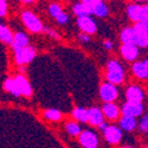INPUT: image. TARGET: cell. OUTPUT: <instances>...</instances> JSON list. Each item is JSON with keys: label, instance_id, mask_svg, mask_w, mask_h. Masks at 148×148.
Returning <instances> with one entry per match:
<instances>
[{"label": "cell", "instance_id": "12", "mask_svg": "<svg viewBox=\"0 0 148 148\" xmlns=\"http://www.w3.org/2000/svg\"><path fill=\"white\" fill-rule=\"evenodd\" d=\"M127 16L130 20L140 23L143 20V6L138 4H132L127 6Z\"/></svg>", "mask_w": 148, "mask_h": 148}, {"label": "cell", "instance_id": "19", "mask_svg": "<svg viewBox=\"0 0 148 148\" xmlns=\"http://www.w3.org/2000/svg\"><path fill=\"white\" fill-rule=\"evenodd\" d=\"M72 11L78 18L79 17H88V16H92V10H91V6L84 4V3H78L76 5H73L72 7Z\"/></svg>", "mask_w": 148, "mask_h": 148}, {"label": "cell", "instance_id": "22", "mask_svg": "<svg viewBox=\"0 0 148 148\" xmlns=\"http://www.w3.org/2000/svg\"><path fill=\"white\" fill-rule=\"evenodd\" d=\"M4 89H5L7 92H10L11 95L16 96V97L21 96V95H20V91H19V89H18L17 82H16L14 78H7V79H5V82H4Z\"/></svg>", "mask_w": 148, "mask_h": 148}, {"label": "cell", "instance_id": "5", "mask_svg": "<svg viewBox=\"0 0 148 148\" xmlns=\"http://www.w3.org/2000/svg\"><path fill=\"white\" fill-rule=\"evenodd\" d=\"M79 143L83 148H97L98 147V136L92 130H83L78 136Z\"/></svg>", "mask_w": 148, "mask_h": 148}, {"label": "cell", "instance_id": "26", "mask_svg": "<svg viewBox=\"0 0 148 148\" xmlns=\"http://www.w3.org/2000/svg\"><path fill=\"white\" fill-rule=\"evenodd\" d=\"M63 10H62V7L57 4V3H52L50 6H49V13L51 14V17H53L55 19H57L62 13H63Z\"/></svg>", "mask_w": 148, "mask_h": 148}, {"label": "cell", "instance_id": "37", "mask_svg": "<svg viewBox=\"0 0 148 148\" xmlns=\"http://www.w3.org/2000/svg\"><path fill=\"white\" fill-rule=\"evenodd\" d=\"M135 1H138V3H143V1H147V0H135Z\"/></svg>", "mask_w": 148, "mask_h": 148}, {"label": "cell", "instance_id": "6", "mask_svg": "<svg viewBox=\"0 0 148 148\" xmlns=\"http://www.w3.org/2000/svg\"><path fill=\"white\" fill-rule=\"evenodd\" d=\"M121 114L127 117H139L143 114V104L142 103H134V102H126L122 106Z\"/></svg>", "mask_w": 148, "mask_h": 148}, {"label": "cell", "instance_id": "15", "mask_svg": "<svg viewBox=\"0 0 148 148\" xmlns=\"http://www.w3.org/2000/svg\"><path fill=\"white\" fill-rule=\"evenodd\" d=\"M136 37H138V32L135 30V27H126L121 31L120 34V39L122 42V44H134L136 43Z\"/></svg>", "mask_w": 148, "mask_h": 148}, {"label": "cell", "instance_id": "21", "mask_svg": "<svg viewBox=\"0 0 148 148\" xmlns=\"http://www.w3.org/2000/svg\"><path fill=\"white\" fill-rule=\"evenodd\" d=\"M91 10H92V16H96L98 18H104L109 13L108 6L103 3V0H101V1H98L94 6H91Z\"/></svg>", "mask_w": 148, "mask_h": 148}, {"label": "cell", "instance_id": "9", "mask_svg": "<svg viewBox=\"0 0 148 148\" xmlns=\"http://www.w3.org/2000/svg\"><path fill=\"white\" fill-rule=\"evenodd\" d=\"M126 98L128 102L142 103L145 100V92L142 88L138 87V85H130L126 90Z\"/></svg>", "mask_w": 148, "mask_h": 148}, {"label": "cell", "instance_id": "23", "mask_svg": "<svg viewBox=\"0 0 148 148\" xmlns=\"http://www.w3.org/2000/svg\"><path fill=\"white\" fill-rule=\"evenodd\" d=\"M72 116L76 121L78 122H88L89 120V112L88 109H84V108H75L72 110Z\"/></svg>", "mask_w": 148, "mask_h": 148}, {"label": "cell", "instance_id": "36", "mask_svg": "<svg viewBox=\"0 0 148 148\" xmlns=\"http://www.w3.org/2000/svg\"><path fill=\"white\" fill-rule=\"evenodd\" d=\"M143 63H145V65L147 66V69H148V58H146L145 60H143Z\"/></svg>", "mask_w": 148, "mask_h": 148}, {"label": "cell", "instance_id": "10", "mask_svg": "<svg viewBox=\"0 0 148 148\" xmlns=\"http://www.w3.org/2000/svg\"><path fill=\"white\" fill-rule=\"evenodd\" d=\"M121 56L128 62H134L139 57V46L134 44H122L120 47Z\"/></svg>", "mask_w": 148, "mask_h": 148}, {"label": "cell", "instance_id": "18", "mask_svg": "<svg viewBox=\"0 0 148 148\" xmlns=\"http://www.w3.org/2000/svg\"><path fill=\"white\" fill-rule=\"evenodd\" d=\"M132 71H133L134 75L140 79L148 78V69L145 65L143 62H135L132 66Z\"/></svg>", "mask_w": 148, "mask_h": 148}, {"label": "cell", "instance_id": "1", "mask_svg": "<svg viewBox=\"0 0 148 148\" xmlns=\"http://www.w3.org/2000/svg\"><path fill=\"white\" fill-rule=\"evenodd\" d=\"M106 79L112 84H121L125 79V69L120 62L112 59L108 62L106 70Z\"/></svg>", "mask_w": 148, "mask_h": 148}, {"label": "cell", "instance_id": "34", "mask_svg": "<svg viewBox=\"0 0 148 148\" xmlns=\"http://www.w3.org/2000/svg\"><path fill=\"white\" fill-rule=\"evenodd\" d=\"M108 126H109V125H107V123H106V122H103V123H101V125H100V126H98L97 128H98V129H100L101 132H104V130H106V129L108 128Z\"/></svg>", "mask_w": 148, "mask_h": 148}, {"label": "cell", "instance_id": "27", "mask_svg": "<svg viewBox=\"0 0 148 148\" xmlns=\"http://www.w3.org/2000/svg\"><path fill=\"white\" fill-rule=\"evenodd\" d=\"M138 128L143 133H148V114L142 116V119L139 122V127Z\"/></svg>", "mask_w": 148, "mask_h": 148}, {"label": "cell", "instance_id": "17", "mask_svg": "<svg viewBox=\"0 0 148 148\" xmlns=\"http://www.w3.org/2000/svg\"><path fill=\"white\" fill-rule=\"evenodd\" d=\"M0 40L5 45H13L14 42V34L12 33L11 29L4 25V24L0 26Z\"/></svg>", "mask_w": 148, "mask_h": 148}, {"label": "cell", "instance_id": "4", "mask_svg": "<svg viewBox=\"0 0 148 148\" xmlns=\"http://www.w3.org/2000/svg\"><path fill=\"white\" fill-rule=\"evenodd\" d=\"M119 96V90L116 88L115 84H112L109 82L102 83L100 87V97L102 98V101L106 103H112L114 102Z\"/></svg>", "mask_w": 148, "mask_h": 148}, {"label": "cell", "instance_id": "30", "mask_svg": "<svg viewBox=\"0 0 148 148\" xmlns=\"http://www.w3.org/2000/svg\"><path fill=\"white\" fill-rule=\"evenodd\" d=\"M78 39H79V42H82V43H89V42H90V34H87V33L81 32V33L78 34Z\"/></svg>", "mask_w": 148, "mask_h": 148}, {"label": "cell", "instance_id": "14", "mask_svg": "<svg viewBox=\"0 0 148 148\" xmlns=\"http://www.w3.org/2000/svg\"><path fill=\"white\" fill-rule=\"evenodd\" d=\"M102 110H103L104 117L107 120H109V121L117 120V117L120 116V113H121L119 106L115 104L114 102H112V103H104L103 107H102Z\"/></svg>", "mask_w": 148, "mask_h": 148}, {"label": "cell", "instance_id": "3", "mask_svg": "<svg viewBox=\"0 0 148 148\" xmlns=\"http://www.w3.org/2000/svg\"><path fill=\"white\" fill-rule=\"evenodd\" d=\"M13 52H14V62L17 63V65H20V66L31 63L37 55L36 49L30 45L21 49H14Z\"/></svg>", "mask_w": 148, "mask_h": 148}, {"label": "cell", "instance_id": "2", "mask_svg": "<svg viewBox=\"0 0 148 148\" xmlns=\"http://www.w3.org/2000/svg\"><path fill=\"white\" fill-rule=\"evenodd\" d=\"M21 21L31 33H40L42 31H44L42 20L31 11H23Z\"/></svg>", "mask_w": 148, "mask_h": 148}, {"label": "cell", "instance_id": "7", "mask_svg": "<svg viewBox=\"0 0 148 148\" xmlns=\"http://www.w3.org/2000/svg\"><path fill=\"white\" fill-rule=\"evenodd\" d=\"M103 135H104V139L108 143L117 145V143H120V141L123 136V133H122V129L120 127H117L115 125H110L103 132Z\"/></svg>", "mask_w": 148, "mask_h": 148}, {"label": "cell", "instance_id": "24", "mask_svg": "<svg viewBox=\"0 0 148 148\" xmlns=\"http://www.w3.org/2000/svg\"><path fill=\"white\" fill-rule=\"evenodd\" d=\"M43 116L45 120L52 121V122H57L62 119V113L58 109H46L43 113Z\"/></svg>", "mask_w": 148, "mask_h": 148}, {"label": "cell", "instance_id": "38", "mask_svg": "<svg viewBox=\"0 0 148 148\" xmlns=\"http://www.w3.org/2000/svg\"><path fill=\"white\" fill-rule=\"evenodd\" d=\"M123 148H135V147H132V146H125Z\"/></svg>", "mask_w": 148, "mask_h": 148}, {"label": "cell", "instance_id": "40", "mask_svg": "<svg viewBox=\"0 0 148 148\" xmlns=\"http://www.w3.org/2000/svg\"><path fill=\"white\" fill-rule=\"evenodd\" d=\"M146 148H148V146H147V147H146Z\"/></svg>", "mask_w": 148, "mask_h": 148}, {"label": "cell", "instance_id": "29", "mask_svg": "<svg viewBox=\"0 0 148 148\" xmlns=\"http://www.w3.org/2000/svg\"><path fill=\"white\" fill-rule=\"evenodd\" d=\"M7 13V1L6 0H0V16L3 18Z\"/></svg>", "mask_w": 148, "mask_h": 148}, {"label": "cell", "instance_id": "39", "mask_svg": "<svg viewBox=\"0 0 148 148\" xmlns=\"http://www.w3.org/2000/svg\"><path fill=\"white\" fill-rule=\"evenodd\" d=\"M146 49H148V37H147V43H146Z\"/></svg>", "mask_w": 148, "mask_h": 148}, {"label": "cell", "instance_id": "16", "mask_svg": "<svg viewBox=\"0 0 148 148\" xmlns=\"http://www.w3.org/2000/svg\"><path fill=\"white\" fill-rule=\"evenodd\" d=\"M139 127V123L136 121L135 117H127V116H123L121 120H120V128L125 132H133Z\"/></svg>", "mask_w": 148, "mask_h": 148}, {"label": "cell", "instance_id": "35", "mask_svg": "<svg viewBox=\"0 0 148 148\" xmlns=\"http://www.w3.org/2000/svg\"><path fill=\"white\" fill-rule=\"evenodd\" d=\"M21 1H23V3H25V4H31L33 0H21Z\"/></svg>", "mask_w": 148, "mask_h": 148}, {"label": "cell", "instance_id": "32", "mask_svg": "<svg viewBox=\"0 0 148 148\" xmlns=\"http://www.w3.org/2000/svg\"><path fill=\"white\" fill-rule=\"evenodd\" d=\"M98 1H101V0H82V3L87 4V5H89V6H94V5L97 4Z\"/></svg>", "mask_w": 148, "mask_h": 148}, {"label": "cell", "instance_id": "13", "mask_svg": "<svg viewBox=\"0 0 148 148\" xmlns=\"http://www.w3.org/2000/svg\"><path fill=\"white\" fill-rule=\"evenodd\" d=\"M89 112V120L88 122L90 123L91 126L94 127H98L101 123L104 122V114H103V110H101L100 108L97 107H92L90 109H88Z\"/></svg>", "mask_w": 148, "mask_h": 148}, {"label": "cell", "instance_id": "25", "mask_svg": "<svg viewBox=\"0 0 148 148\" xmlns=\"http://www.w3.org/2000/svg\"><path fill=\"white\" fill-rule=\"evenodd\" d=\"M65 129H66V132L71 135V136H79L81 133H82L79 125H78L77 122H75V121L68 122L66 125H65Z\"/></svg>", "mask_w": 148, "mask_h": 148}, {"label": "cell", "instance_id": "28", "mask_svg": "<svg viewBox=\"0 0 148 148\" xmlns=\"http://www.w3.org/2000/svg\"><path fill=\"white\" fill-rule=\"evenodd\" d=\"M57 23L59 24V25H65V24H68V21H69V16L65 13V12H63L57 19Z\"/></svg>", "mask_w": 148, "mask_h": 148}, {"label": "cell", "instance_id": "8", "mask_svg": "<svg viewBox=\"0 0 148 148\" xmlns=\"http://www.w3.org/2000/svg\"><path fill=\"white\" fill-rule=\"evenodd\" d=\"M77 26L81 30V32L87 34H94L97 31V24L91 18V16L77 18Z\"/></svg>", "mask_w": 148, "mask_h": 148}, {"label": "cell", "instance_id": "20", "mask_svg": "<svg viewBox=\"0 0 148 148\" xmlns=\"http://www.w3.org/2000/svg\"><path fill=\"white\" fill-rule=\"evenodd\" d=\"M25 46H29V37H27V34L21 32V31L16 32L14 33V42H13V45H12L13 50L14 49L25 47Z\"/></svg>", "mask_w": 148, "mask_h": 148}, {"label": "cell", "instance_id": "33", "mask_svg": "<svg viewBox=\"0 0 148 148\" xmlns=\"http://www.w3.org/2000/svg\"><path fill=\"white\" fill-rule=\"evenodd\" d=\"M143 20H148V5L143 6Z\"/></svg>", "mask_w": 148, "mask_h": 148}, {"label": "cell", "instance_id": "31", "mask_svg": "<svg viewBox=\"0 0 148 148\" xmlns=\"http://www.w3.org/2000/svg\"><path fill=\"white\" fill-rule=\"evenodd\" d=\"M103 46H104V49H107V50H113L114 44H113V42H110V40H104L103 42Z\"/></svg>", "mask_w": 148, "mask_h": 148}, {"label": "cell", "instance_id": "11", "mask_svg": "<svg viewBox=\"0 0 148 148\" xmlns=\"http://www.w3.org/2000/svg\"><path fill=\"white\" fill-rule=\"evenodd\" d=\"M17 85H18V89L20 91V95L24 97H30L32 95V87L30 82L27 81V78L24 76V75H17L14 77Z\"/></svg>", "mask_w": 148, "mask_h": 148}]
</instances>
